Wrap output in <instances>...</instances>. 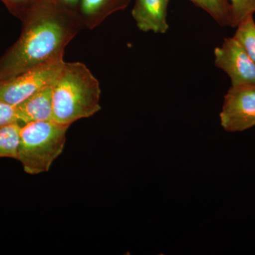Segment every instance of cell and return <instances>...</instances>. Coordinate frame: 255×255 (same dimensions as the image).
Returning a JSON list of instances; mask_svg holds the SVG:
<instances>
[{
  "label": "cell",
  "mask_w": 255,
  "mask_h": 255,
  "mask_svg": "<svg viewBox=\"0 0 255 255\" xmlns=\"http://www.w3.org/2000/svg\"><path fill=\"white\" fill-rule=\"evenodd\" d=\"M19 38L0 56V82L55 58L84 28L78 14L38 0L23 18Z\"/></svg>",
  "instance_id": "obj_1"
},
{
  "label": "cell",
  "mask_w": 255,
  "mask_h": 255,
  "mask_svg": "<svg viewBox=\"0 0 255 255\" xmlns=\"http://www.w3.org/2000/svg\"><path fill=\"white\" fill-rule=\"evenodd\" d=\"M101 88L95 75L80 62L66 63L53 84V121L70 126L100 111Z\"/></svg>",
  "instance_id": "obj_2"
},
{
  "label": "cell",
  "mask_w": 255,
  "mask_h": 255,
  "mask_svg": "<svg viewBox=\"0 0 255 255\" xmlns=\"http://www.w3.org/2000/svg\"><path fill=\"white\" fill-rule=\"evenodd\" d=\"M69 127L53 120L21 126L16 159L25 172L34 175L48 172L63 152Z\"/></svg>",
  "instance_id": "obj_3"
},
{
  "label": "cell",
  "mask_w": 255,
  "mask_h": 255,
  "mask_svg": "<svg viewBox=\"0 0 255 255\" xmlns=\"http://www.w3.org/2000/svg\"><path fill=\"white\" fill-rule=\"evenodd\" d=\"M63 56L0 82V101L16 107L48 85L54 83L63 68Z\"/></svg>",
  "instance_id": "obj_4"
},
{
  "label": "cell",
  "mask_w": 255,
  "mask_h": 255,
  "mask_svg": "<svg viewBox=\"0 0 255 255\" xmlns=\"http://www.w3.org/2000/svg\"><path fill=\"white\" fill-rule=\"evenodd\" d=\"M226 131L243 132L255 127V85L231 86L220 114Z\"/></svg>",
  "instance_id": "obj_5"
},
{
  "label": "cell",
  "mask_w": 255,
  "mask_h": 255,
  "mask_svg": "<svg viewBox=\"0 0 255 255\" xmlns=\"http://www.w3.org/2000/svg\"><path fill=\"white\" fill-rule=\"evenodd\" d=\"M214 63L229 76L232 86L255 85V63L234 37L215 48Z\"/></svg>",
  "instance_id": "obj_6"
},
{
  "label": "cell",
  "mask_w": 255,
  "mask_h": 255,
  "mask_svg": "<svg viewBox=\"0 0 255 255\" xmlns=\"http://www.w3.org/2000/svg\"><path fill=\"white\" fill-rule=\"evenodd\" d=\"M169 0H135L132 16L141 31L164 34L169 29Z\"/></svg>",
  "instance_id": "obj_7"
},
{
  "label": "cell",
  "mask_w": 255,
  "mask_h": 255,
  "mask_svg": "<svg viewBox=\"0 0 255 255\" xmlns=\"http://www.w3.org/2000/svg\"><path fill=\"white\" fill-rule=\"evenodd\" d=\"M15 107L18 122L21 125L53 120V84L41 89Z\"/></svg>",
  "instance_id": "obj_8"
},
{
  "label": "cell",
  "mask_w": 255,
  "mask_h": 255,
  "mask_svg": "<svg viewBox=\"0 0 255 255\" xmlns=\"http://www.w3.org/2000/svg\"><path fill=\"white\" fill-rule=\"evenodd\" d=\"M130 0H80L78 14L84 28L92 30L110 15L125 9Z\"/></svg>",
  "instance_id": "obj_9"
},
{
  "label": "cell",
  "mask_w": 255,
  "mask_h": 255,
  "mask_svg": "<svg viewBox=\"0 0 255 255\" xmlns=\"http://www.w3.org/2000/svg\"><path fill=\"white\" fill-rule=\"evenodd\" d=\"M206 11L220 26H233L231 5L227 0H190Z\"/></svg>",
  "instance_id": "obj_10"
},
{
  "label": "cell",
  "mask_w": 255,
  "mask_h": 255,
  "mask_svg": "<svg viewBox=\"0 0 255 255\" xmlns=\"http://www.w3.org/2000/svg\"><path fill=\"white\" fill-rule=\"evenodd\" d=\"M21 126L16 122L0 128V158L16 159Z\"/></svg>",
  "instance_id": "obj_11"
},
{
  "label": "cell",
  "mask_w": 255,
  "mask_h": 255,
  "mask_svg": "<svg viewBox=\"0 0 255 255\" xmlns=\"http://www.w3.org/2000/svg\"><path fill=\"white\" fill-rule=\"evenodd\" d=\"M236 28L233 37L255 63V22L253 15L242 21Z\"/></svg>",
  "instance_id": "obj_12"
},
{
  "label": "cell",
  "mask_w": 255,
  "mask_h": 255,
  "mask_svg": "<svg viewBox=\"0 0 255 255\" xmlns=\"http://www.w3.org/2000/svg\"><path fill=\"white\" fill-rule=\"evenodd\" d=\"M231 5L233 28L255 13V0H227Z\"/></svg>",
  "instance_id": "obj_13"
},
{
  "label": "cell",
  "mask_w": 255,
  "mask_h": 255,
  "mask_svg": "<svg viewBox=\"0 0 255 255\" xmlns=\"http://www.w3.org/2000/svg\"><path fill=\"white\" fill-rule=\"evenodd\" d=\"M11 14L22 21L28 11L38 0H0Z\"/></svg>",
  "instance_id": "obj_14"
},
{
  "label": "cell",
  "mask_w": 255,
  "mask_h": 255,
  "mask_svg": "<svg viewBox=\"0 0 255 255\" xmlns=\"http://www.w3.org/2000/svg\"><path fill=\"white\" fill-rule=\"evenodd\" d=\"M18 122L16 107L0 101V128Z\"/></svg>",
  "instance_id": "obj_15"
},
{
  "label": "cell",
  "mask_w": 255,
  "mask_h": 255,
  "mask_svg": "<svg viewBox=\"0 0 255 255\" xmlns=\"http://www.w3.org/2000/svg\"><path fill=\"white\" fill-rule=\"evenodd\" d=\"M78 14L80 0H46Z\"/></svg>",
  "instance_id": "obj_16"
}]
</instances>
